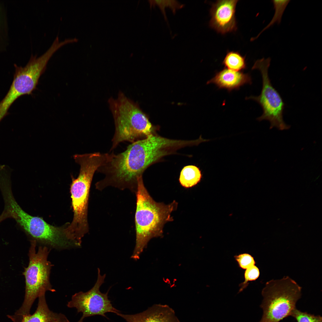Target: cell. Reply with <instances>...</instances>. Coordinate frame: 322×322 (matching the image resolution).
I'll return each mask as SVG.
<instances>
[{
  "mask_svg": "<svg viewBox=\"0 0 322 322\" xmlns=\"http://www.w3.org/2000/svg\"><path fill=\"white\" fill-rule=\"evenodd\" d=\"M112 153L110 159L97 171L105 176L95 184L96 188L101 191L111 186L120 190L128 189L134 193L137 178L164 154L162 144L152 136L131 143L123 152Z\"/></svg>",
  "mask_w": 322,
  "mask_h": 322,
  "instance_id": "cell-1",
  "label": "cell"
},
{
  "mask_svg": "<svg viewBox=\"0 0 322 322\" xmlns=\"http://www.w3.org/2000/svg\"><path fill=\"white\" fill-rule=\"evenodd\" d=\"M74 158L80 168L78 177L72 178L70 185L73 217L66 231L69 238L81 246L82 238L89 232L88 209L93 178L95 171L108 160V156L106 153L95 152L76 154Z\"/></svg>",
  "mask_w": 322,
  "mask_h": 322,
  "instance_id": "cell-2",
  "label": "cell"
},
{
  "mask_svg": "<svg viewBox=\"0 0 322 322\" xmlns=\"http://www.w3.org/2000/svg\"><path fill=\"white\" fill-rule=\"evenodd\" d=\"M135 194L136 244L131 258L137 260L151 239L163 236L164 226L174 220L171 213L178 203L175 200L167 205L155 201L145 187L142 176L137 179Z\"/></svg>",
  "mask_w": 322,
  "mask_h": 322,
  "instance_id": "cell-3",
  "label": "cell"
},
{
  "mask_svg": "<svg viewBox=\"0 0 322 322\" xmlns=\"http://www.w3.org/2000/svg\"><path fill=\"white\" fill-rule=\"evenodd\" d=\"M114 120L115 132L110 151L121 143H132L152 134L154 127L137 103L120 92L117 99L108 100Z\"/></svg>",
  "mask_w": 322,
  "mask_h": 322,
  "instance_id": "cell-4",
  "label": "cell"
},
{
  "mask_svg": "<svg viewBox=\"0 0 322 322\" xmlns=\"http://www.w3.org/2000/svg\"><path fill=\"white\" fill-rule=\"evenodd\" d=\"M37 242L31 240L29 252V263L23 274L25 280L24 298L21 307L13 315H8L13 322H21L23 318L30 315L35 300L47 291L54 292L49 277L52 265L48 260L50 249L47 246H40L37 251Z\"/></svg>",
  "mask_w": 322,
  "mask_h": 322,
  "instance_id": "cell-5",
  "label": "cell"
},
{
  "mask_svg": "<svg viewBox=\"0 0 322 322\" xmlns=\"http://www.w3.org/2000/svg\"><path fill=\"white\" fill-rule=\"evenodd\" d=\"M301 287L289 277L267 282L262 291L259 322H279L290 315L301 296Z\"/></svg>",
  "mask_w": 322,
  "mask_h": 322,
  "instance_id": "cell-6",
  "label": "cell"
},
{
  "mask_svg": "<svg viewBox=\"0 0 322 322\" xmlns=\"http://www.w3.org/2000/svg\"><path fill=\"white\" fill-rule=\"evenodd\" d=\"M9 213L24 231L31 239L49 248L64 249L78 247L68 237L67 224L61 227L51 225L41 218L33 216L25 212L18 203L10 206Z\"/></svg>",
  "mask_w": 322,
  "mask_h": 322,
  "instance_id": "cell-7",
  "label": "cell"
},
{
  "mask_svg": "<svg viewBox=\"0 0 322 322\" xmlns=\"http://www.w3.org/2000/svg\"><path fill=\"white\" fill-rule=\"evenodd\" d=\"M270 58H264L257 60L252 68L260 72L262 79V88L258 96H251L246 100L251 99L257 102L261 107L263 113L257 120L261 121L267 120L270 123V129L275 128L280 130L289 129L290 126L284 120L283 114L285 103L280 94L272 85L268 75Z\"/></svg>",
  "mask_w": 322,
  "mask_h": 322,
  "instance_id": "cell-8",
  "label": "cell"
},
{
  "mask_svg": "<svg viewBox=\"0 0 322 322\" xmlns=\"http://www.w3.org/2000/svg\"><path fill=\"white\" fill-rule=\"evenodd\" d=\"M47 64L42 58L32 56L24 67H16L12 84L4 97L0 102V122L7 114L11 106L18 98L31 94L45 71Z\"/></svg>",
  "mask_w": 322,
  "mask_h": 322,
  "instance_id": "cell-9",
  "label": "cell"
},
{
  "mask_svg": "<svg viewBox=\"0 0 322 322\" xmlns=\"http://www.w3.org/2000/svg\"><path fill=\"white\" fill-rule=\"evenodd\" d=\"M106 274L102 275L98 268L97 277L94 286L86 292H80L73 295L67 306L69 308H76L78 313L82 312V316L77 322H83L84 319L90 316L100 315L106 318L105 314L113 312L116 314L120 311L114 307L109 299V290L106 293H102L100 288L104 282Z\"/></svg>",
  "mask_w": 322,
  "mask_h": 322,
  "instance_id": "cell-10",
  "label": "cell"
},
{
  "mask_svg": "<svg viewBox=\"0 0 322 322\" xmlns=\"http://www.w3.org/2000/svg\"><path fill=\"white\" fill-rule=\"evenodd\" d=\"M238 0L217 1L212 5L209 26L222 34L236 31L237 29L236 17Z\"/></svg>",
  "mask_w": 322,
  "mask_h": 322,
  "instance_id": "cell-11",
  "label": "cell"
},
{
  "mask_svg": "<svg viewBox=\"0 0 322 322\" xmlns=\"http://www.w3.org/2000/svg\"><path fill=\"white\" fill-rule=\"evenodd\" d=\"M116 314L127 322H180L172 308L168 305L160 304H155L135 314Z\"/></svg>",
  "mask_w": 322,
  "mask_h": 322,
  "instance_id": "cell-12",
  "label": "cell"
},
{
  "mask_svg": "<svg viewBox=\"0 0 322 322\" xmlns=\"http://www.w3.org/2000/svg\"><path fill=\"white\" fill-rule=\"evenodd\" d=\"M252 83L250 74L225 68L216 72L214 76L207 81V84H214L219 89H225L230 92L233 90H239L245 84L250 85Z\"/></svg>",
  "mask_w": 322,
  "mask_h": 322,
  "instance_id": "cell-13",
  "label": "cell"
},
{
  "mask_svg": "<svg viewBox=\"0 0 322 322\" xmlns=\"http://www.w3.org/2000/svg\"><path fill=\"white\" fill-rule=\"evenodd\" d=\"M45 294L38 298V306L32 315L24 316L21 322H70L62 313H57L50 310L47 304Z\"/></svg>",
  "mask_w": 322,
  "mask_h": 322,
  "instance_id": "cell-14",
  "label": "cell"
},
{
  "mask_svg": "<svg viewBox=\"0 0 322 322\" xmlns=\"http://www.w3.org/2000/svg\"><path fill=\"white\" fill-rule=\"evenodd\" d=\"M202 176L201 171L198 167L193 165H187L181 171L179 182L183 187L189 188L199 182Z\"/></svg>",
  "mask_w": 322,
  "mask_h": 322,
  "instance_id": "cell-15",
  "label": "cell"
},
{
  "mask_svg": "<svg viewBox=\"0 0 322 322\" xmlns=\"http://www.w3.org/2000/svg\"><path fill=\"white\" fill-rule=\"evenodd\" d=\"M222 64L225 68L235 71H242L247 68L245 57L236 51H228Z\"/></svg>",
  "mask_w": 322,
  "mask_h": 322,
  "instance_id": "cell-16",
  "label": "cell"
},
{
  "mask_svg": "<svg viewBox=\"0 0 322 322\" xmlns=\"http://www.w3.org/2000/svg\"><path fill=\"white\" fill-rule=\"evenodd\" d=\"M290 0H273L272 1L275 9L274 15L270 22L258 34L256 37L252 38L251 40H254L259 36L264 31L273 25L275 24H280L284 12Z\"/></svg>",
  "mask_w": 322,
  "mask_h": 322,
  "instance_id": "cell-17",
  "label": "cell"
},
{
  "mask_svg": "<svg viewBox=\"0 0 322 322\" xmlns=\"http://www.w3.org/2000/svg\"><path fill=\"white\" fill-rule=\"evenodd\" d=\"M290 316L294 318L297 322H322V318L320 315L302 312L296 308L292 311Z\"/></svg>",
  "mask_w": 322,
  "mask_h": 322,
  "instance_id": "cell-18",
  "label": "cell"
},
{
  "mask_svg": "<svg viewBox=\"0 0 322 322\" xmlns=\"http://www.w3.org/2000/svg\"><path fill=\"white\" fill-rule=\"evenodd\" d=\"M259 271L258 267L255 265L246 269L244 274V281L239 285L240 288L239 292L242 291L248 285V282L256 280L259 276Z\"/></svg>",
  "mask_w": 322,
  "mask_h": 322,
  "instance_id": "cell-19",
  "label": "cell"
},
{
  "mask_svg": "<svg viewBox=\"0 0 322 322\" xmlns=\"http://www.w3.org/2000/svg\"><path fill=\"white\" fill-rule=\"evenodd\" d=\"M239 266L242 268L246 269L255 265V262L253 258L248 253H243L234 256Z\"/></svg>",
  "mask_w": 322,
  "mask_h": 322,
  "instance_id": "cell-20",
  "label": "cell"
},
{
  "mask_svg": "<svg viewBox=\"0 0 322 322\" xmlns=\"http://www.w3.org/2000/svg\"><path fill=\"white\" fill-rule=\"evenodd\" d=\"M183 6L176 0H168V7L174 13L177 10L180 9Z\"/></svg>",
  "mask_w": 322,
  "mask_h": 322,
  "instance_id": "cell-21",
  "label": "cell"
},
{
  "mask_svg": "<svg viewBox=\"0 0 322 322\" xmlns=\"http://www.w3.org/2000/svg\"><path fill=\"white\" fill-rule=\"evenodd\" d=\"M9 218V216L7 213L4 210L3 211L1 214L0 215V223L5 219Z\"/></svg>",
  "mask_w": 322,
  "mask_h": 322,
  "instance_id": "cell-22",
  "label": "cell"
}]
</instances>
